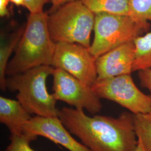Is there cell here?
Masks as SVG:
<instances>
[{
	"label": "cell",
	"instance_id": "1",
	"mask_svg": "<svg viewBox=\"0 0 151 151\" xmlns=\"http://www.w3.org/2000/svg\"><path fill=\"white\" fill-rule=\"evenodd\" d=\"M134 114L124 111L114 118L96 115L89 116L83 110L58 109V118L71 134L90 151H134L138 138Z\"/></svg>",
	"mask_w": 151,
	"mask_h": 151
},
{
	"label": "cell",
	"instance_id": "2",
	"mask_svg": "<svg viewBox=\"0 0 151 151\" xmlns=\"http://www.w3.org/2000/svg\"><path fill=\"white\" fill-rule=\"evenodd\" d=\"M48 14L45 12L30 13L15 54L6 70L8 76L21 73L40 65H52L56 43L50 37Z\"/></svg>",
	"mask_w": 151,
	"mask_h": 151
},
{
	"label": "cell",
	"instance_id": "3",
	"mask_svg": "<svg viewBox=\"0 0 151 151\" xmlns=\"http://www.w3.org/2000/svg\"><path fill=\"white\" fill-rule=\"evenodd\" d=\"M50 65H40L21 73L6 77V88L17 91L16 97L30 114L44 117H58L57 100L49 93L46 81L52 75Z\"/></svg>",
	"mask_w": 151,
	"mask_h": 151
},
{
	"label": "cell",
	"instance_id": "4",
	"mask_svg": "<svg viewBox=\"0 0 151 151\" xmlns=\"http://www.w3.org/2000/svg\"><path fill=\"white\" fill-rule=\"evenodd\" d=\"M50 14L48 26L54 43H77L90 47L95 14L81 0L65 4Z\"/></svg>",
	"mask_w": 151,
	"mask_h": 151
},
{
	"label": "cell",
	"instance_id": "5",
	"mask_svg": "<svg viewBox=\"0 0 151 151\" xmlns=\"http://www.w3.org/2000/svg\"><path fill=\"white\" fill-rule=\"evenodd\" d=\"M94 39L90 52L96 60L109 50L131 42L146 31L129 15L95 14Z\"/></svg>",
	"mask_w": 151,
	"mask_h": 151
},
{
	"label": "cell",
	"instance_id": "6",
	"mask_svg": "<svg viewBox=\"0 0 151 151\" xmlns=\"http://www.w3.org/2000/svg\"><path fill=\"white\" fill-rule=\"evenodd\" d=\"M91 88L100 99L117 103L133 114L151 111V94L146 95L141 91L131 75L97 79Z\"/></svg>",
	"mask_w": 151,
	"mask_h": 151
},
{
	"label": "cell",
	"instance_id": "7",
	"mask_svg": "<svg viewBox=\"0 0 151 151\" xmlns=\"http://www.w3.org/2000/svg\"><path fill=\"white\" fill-rule=\"evenodd\" d=\"M52 65L67 71L89 87L97 80L96 59L88 48L79 44L56 43Z\"/></svg>",
	"mask_w": 151,
	"mask_h": 151
},
{
	"label": "cell",
	"instance_id": "8",
	"mask_svg": "<svg viewBox=\"0 0 151 151\" xmlns=\"http://www.w3.org/2000/svg\"><path fill=\"white\" fill-rule=\"evenodd\" d=\"M52 76L53 95L57 100L63 101L77 109H86L92 114L101 110L100 99L91 87L85 86L75 77L60 68H54Z\"/></svg>",
	"mask_w": 151,
	"mask_h": 151
},
{
	"label": "cell",
	"instance_id": "9",
	"mask_svg": "<svg viewBox=\"0 0 151 151\" xmlns=\"http://www.w3.org/2000/svg\"><path fill=\"white\" fill-rule=\"evenodd\" d=\"M24 128V133L46 138L69 151H90L81 142L76 140L58 117L34 116Z\"/></svg>",
	"mask_w": 151,
	"mask_h": 151
},
{
	"label": "cell",
	"instance_id": "10",
	"mask_svg": "<svg viewBox=\"0 0 151 151\" xmlns=\"http://www.w3.org/2000/svg\"><path fill=\"white\" fill-rule=\"evenodd\" d=\"M134 42L122 44L96 60L97 79L130 75L135 60Z\"/></svg>",
	"mask_w": 151,
	"mask_h": 151
},
{
	"label": "cell",
	"instance_id": "11",
	"mask_svg": "<svg viewBox=\"0 0 151 151\" xmlns=\"http://www.w3.org/2000/svg\"><path fill=\"white\" fill-rule=\"evenodd\" d=\"M32 118V114L17 100L0 97V122L6 126L11 134H23L25 124Z\"/></svg>",
	"mask_w": 151,
	"mask_h": 151
},
{
	"label": "cell",
	"instance_id": "12",
	"mask_svg": "<svg viewBox=\"0 0 151 151\" xmlns=\"http://www.w3.org/2000/svg\"><path fill=\"white\" fill-rule=\"evenodd\" d=\"M25 26H22L10 35L6 40H2L0 46V87L2 91H6V70L8 61L12 53L16 50L25 30Z\"/></svg>",
	"mask_w": 151,
	"mask_h": 151
},
{
	"label": "cell",
	"instance_id": "13",
	"mask_svg": "<svg viewBox=\"0 0 151 151\" xmlns=\"http://www.w3.org/2000/svg\"><path fill=\"white\" fill-rule=\"evenodd\" d=\"M95 14L108 13L120 15H129L128 0H81Z\"/></svg>",
	"mask_w": 151,
	"mask_h": 151
},
{
	"label": "cell",
	"instance_id": "14",
	"mask_svg": "<svg viewBox=\"0 0 151 151\" xmlns=\"http://www.w3.org/2000/svg\"><path fill=\"white\" fill-rule=\"evenodd\" d=\"M135 45V60L133 72L151 69V32L140 35L134 40Z\"/></svg>",
	"mask_w": 151,
	"mask_h": 151
},
{
	"label": "cell",
	"instance_id": "15",
	"mask_svg": "<svg viewBox=\"0 0 151 151\" xmlns=\"http://www.w3.org/2000/svg\"><path fill=\"white\" fill-rule=\"evenodd\" d=\"M128 15L147 32L151 22V0H128Z\"/></svg>",
	"mask_w": 151,
	"mask_h": 151
},
{
	"label": "cell",
	"instance_id": "16",
	"mask_svg": "<svg viewBox=\"0 0 151 151\" xmlns=\"http://www.w3.org/2000/svg\"><path fill=\"white\" fill-rule=\"evenodd\" d=\"M134 128L138 142L145 151H151V111L134 114Z\"/></svg>",
	"mask_w": 151,
	"mask_h": 151
},
{
	"label": "cell",
	"instance_id": "17",
	"mask_svg": "<svg viewBox=\"0 0 151 151\" xmlns=\"http://www.w3.org/2000/svg\"><path fill=\"white\" fill-rule=\"evenodd\" d=\"M37 137L24 133L22 134H11L10 143L5 151H36L32 150L30 143Z\"/></svg>",
	"mask_w": 151,
	"mask_h": 151
},
{
	"label": "cell",
	"instance_id": "18",
	"mask_svg": "<svg viewBox=\"0 0 151 151\" xmlns=\"http://www.w3.org/2000/svg\"><path fill=\"white\" fill-rule=\"evenodd\" d=\"M25 5L30 13L43 12L44 5L50 2V0H24Z\"/></svg>",
	"mask_w": 151,
	"mask_h": 151
},
{
	"label": "cell",
	"instance_id": "19",
	"mask_svg": "<svg viewBox=\"0 0 151 151\" xmlns=\"http://www.w3.org/2000/svg\"><path fill=\"white\" fill-rule=\"evenodd\" d=\"M140 86L146 88L151 93V69H145L138 71Z\"/></svg>",
	"mask_w": 151,
	"mask_h": 151
},
{
	"label": "cell",
	"instance_id": "20",
	"mask_svg": "<svg viewBox=\"0 0 151 151\" xmlns=\"http://www.w3.org/2000/svg\"><path fill=\"white\" fill-rule=\"evenodd\" d=\"M9 0H0V16L5 17L8 16L10 14V12L8 9V5Z\"/></svg>",
	"mask_w": 151,
	"mask_h": 151
},
{
	"label": "cell",
	"instance_id": "21",
	"mask_svg": "<svg viewBox=\"0 0 151 151\" xmlns=\"http://www.w3.org/2000/svg\"><path fill=\"white\" fill-rule=\"evenodd\" d=\"M77 1V0H50V2L52 4V6L51 9H50V11L49 12L50 13V12L54 11L60 6L63 5L65 4L73 2V1Z\"/></svg>",
	"mask_w": 151,
	"mask_h": 151
},
{
	"label": "cell",
	"instance_id": "22",
	"mask_svg": "<svg viewBox=\"0 0 151 151\" xmlns=\"http://www.w3.org/2000/svg\"><path fill=\"white\" fill-rule=\"evenodd\" d=\"M9 1L10 2H11L12 3L14 4L15 5L17 6H22L24 7L25 5L24 0H9Z\"/></svg>",
	"mask_w": 151,
	"mask_h": 151
},
{
	"label": "cell",
	"instance_id": "23",
	"mask_svg": "<svg viewBox=\"0 0 151 151\" xmlns=\"http://www.w3.org/2000/svg\"><path fill=\"white\" fill-rule=\"evenodd\" d=\"M134 151H145L144 150L143 147L141 145V144L138 142V145Z\"/></svg>",
	"mask_w": 151,
	"mask_h": 151
}]
</instances>
